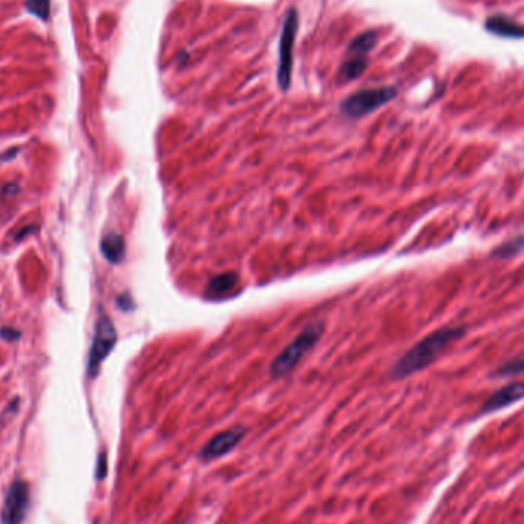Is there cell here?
<instances>
[{
  "label": "cell",
  "instance_id": "cell-1",
  "mask_svg": "<svg viewBox=\"0 0 524 524\" xmlns=\"http://www.w3.org/2000/svg\"><path fill=\"white\" fill-rule=\"evenodd\" d=\"M465 330L454 328V326H446L429 334L423 340H420L417 345L412 347L408 353L403 356L396 366L392 368V377L403 379L414 374L420 369L426 368L429 364L434 362V359L439 356L442 351L449 345L455 339H460Z\"/></svg>",
  "mask_w": 524,
  "mask_h": 524
},
{
  "label": "cell",
  "instance_id": "cell-2",
  "mask_svg": "<svg viewBox=\"0 0 524 524\" xmlns=\"http://www.w3.org/2000/svg\"><path fill=\"white\" fill-rule=\"evenodd\" d=\"M324 331L322 324L308 325L307 328L299 334V336L290 343V345L282 351V353L273 360L270 366V373L273 377H282L288 374L293 369L300 359H302L308 351H310L317 340L321 339Z\"/></svg>",
  "mask_w": 524,
  "mask_h": 524
},
{
  "label": "cell",
  "instance_id": "cell-3",
  "mask_svg": "<svg viewBox=\"0 0 524 524\" xmlns=\"http://www.w3.org/2000/svg\"><path fill=\"white\" fill-rule=\"evenodd\" d=\"M396 96L397 89L391 88V86H388V88L359 91L342 103V113L351 118L365 117L386 105V103L391 101Z\"/></svg>",
  "mask_w": 524,
  "mask_h": 524
},
{
  "label": "cell",
  "instance_id": "cell-4",
  "mask_svg": "<svg viewBox=\"0 0 524 524\" xmlns=\"http://www.w3.org/2000/svg\"><path fill=\"white\" fill-rule=\"evenodd\" d=\"M298 32V13L295 8L287 13L283 19V27L279 41V66H278V83L282 91L290 88L291 71H293V46Z\"/></svg>",
  "mask_w": 524,
  "mask_h": 524
},
{
  "label": "cell",
  "instance_id": "cell-5",
  "mask_svg": "<svg viewBox=\"0 0 524 524\" xmlns=\"http://www.w3.org/2000/svg\"><path fill=\"white\" fill-rule=\"evenodd\" d=\"M117 343V330L110 321V317L106 314H101L96 325V334L89 351V362H88V373L91 377H96L100 371L101 364L110 354Z\"/></svg>",
  "mask_w": 524,
  "mask_h": 524
},
{
  "label": "cell",
  "instance_id": "cell-6",
  "mask_svg": "<svg viewBox=\"0 0 524 524\" xmlns=\"http://www.w3.org/2000/svg\"><path fill=\"white\" fill-rule=\"evenodd\" d=\"M30 508V486L23 480H15L6 491L0 524H22Z\"/></svg>",
  "mask_w": 524,
  "mask_h": 524
},
{
  "label": "cell",
  "instance_id": "cell-7",
  "mask_svg": "<svg viewBox=\"0 0 524 524\" xmlns=\"http://www.w3.org/2000/svg\"><path fill=\"white\" fill-rule=\"evenodd\" d=\"M245 431L243 428H234L229 431L219 433L205 443L204 448L201 449L200 457L203 460H215L219 459L222 455L229 454L231 449L236 448V445L243 440Z\"/></svg>",
  "mask_w": 524,
  "mask_h": 524
},
{
  "label": "cell",
  "instance_id": "cell-8",
  "mask_svg": "<svg viewBox=\"0 0 524 524\" xmlns=\"http://www.w3.org/2000/svg\"><path fill=\"white\" fill-rule=\"evenodd\" d=\"M523 399H524V381L509 383L498 391H495L492 396L485 402V405L482 408V414H491V412L504 409Z\"/></svg>",
  "mask_w": 524,
  "mask_h": 524
},
{
  "label": "cell",
  "instance_id": "cell-9",
  "mask_svg": "<svg viewBox=\"0 0 524 524\" xmlns=\"http://www.w3.org/2000/svg\"><path fill=\"white\" fill-rule=\"evenodd\" d=\"M486 30L497 37L503 39H524V25L515 22L509 17L497 14L486 19Z\"/></svg>",
  "mask_w": 524,
  "mask_h": 524
},
{
  "label": "cell",
  "instance_id": "cell-10",
  "mask_svg": "<svg viewBox=\"0 0 524 524\" xmlns=\"http://www.w3.org/2000/svg\"><path fill=\"white\" fill-rule=\"evenodd\" d=\"M239 282V276L235 271L229 273H221L213 276L205 288V295L209 298H222L229 295L230 291H234Z\"/></svg>",
  "mask_w": 524,
  "mask_h": 524
},
{
  "label": "cell",
  "instance_id": "cell-11",
  "mask_svg": "<svg viewBox=\"0 0 524 524\" xmlns=\"http://www.w3.org/2000/svg\"><path fill=\"white\" fill-rule=\"evenodd\" d=\"M101 253L106 257L109 262L118 264L124 260V253H126V245L123 238L114 234V231H109L101 239Z\"/></svg>",
  "mask_w": 524,
  "mask_h": 524
},
{
  "label": "cell",
  "instance_id": "cell-12",
  "mask_svg": "<svg viewBox=\"0 0 524 524\" xmlns=\"http://www.w3.org/2000/svg\"><path fill=\"white\" fill-rule=\"evenodd\" d=\"M376 43H377V32L374 31L364 32L351 41L348 53L351 57H366L369 51L376 46Z\"/></svg>",
  "mask_w": 524,
  "mask_h": 524
},
{
  "label": "cell",
  "instance_id": "cell-13",
  "mask_svg": "<svg viewBox=\"0 0 524 524\" xmlns=\"http://www.w3.org/2000/svg\"><path fill=\"white\" fill-rule=\"evenodd\" d=\"M366 65H368L366 57H351L350 56V58L340 68L339 80L340 82L356 80L357 77H360V75L364 74Z\"/></svg>",
  "mask_w": 524,
  "mask_h": 524
},
{
  "label": "cell",
  "instance_id": "cell-14",
  "mask_svg": "<svg viewBox=\"0 0 524 524\" xmlns=\"http://www.w3.org/2000/svg\"><path fill=\"white\" fill-rule=\"evenodd\" d=\"M25 8H27L28 13L36 15L37 19H40L41 22L49 20V13H51L49 0H25Z\"/></svg>",
  "mask_w": 524,
  "mask_h": 524
},
{
  "label": "cell",
  "instance_id": "cell-15",
  "mask_svg": "<svg viewBox=\"0 0 524 524\" xmlns=\"http://www.w3.org/2000/svg\"><path fill=\"white\" fill-rule=\"evenodd\" d=\"M523 250H524V236H520V238L511 239V241L504 243L503 245L495 248L494 256H498V257H511V256L517 255V253H520Z\"/></svg>",
  "mask_w": 524,
  "mask_h": 524
},
{
  "label": "cell",
  "instance_id": "cell-16",
  "mask_svg": "<svg viewBox=\"0 0 524 524\" xmlns=\"http://www.w3.org/2000/svg\"><path fill=\"white\" fill-rule=\"evenodd\" d=\"M521 373H524V356L511 360V362L503 365L497 371L498 376H512V374H521Z\"/></svg>",
  "mask_w": 524,
  "mask_h": 524
},
{
  "label": "cell",
  "instance_id": "cell-17",
  "mask_svg": "<svg viewBox=\"0 0 524 524\" xmlns=\"http://www.w3.org/2000/svg\"><path fill=\"white\" fill-rule=\"evenodd\" d=\"M0 336L6 339V340H15V339H19L20 333L14 330V328H6V326H5V328L0 330Z\"/></svg>",
  "mask_w": 524,
  "mask_h": 524
},
{
  "label": "cell",
  "instance_id": "cell-18",
  "mask_svg": "<svg viewBox=\"0 0 524 524\" xmlns=\"http://www.w3.org/2000/svg\"><path fill=\"white\" fill-rule=\"evenodd\" d=\"M105 475H106V457H105V455H100L97 477H98V478H105Z\"/></svg>",
  "mask_w": 524,
  "mask_h": 524
},
{
  "label": "cell",
  "instance_id": "cell-19",
  "mask_svg": "<svg viewBox=\"0 0 524 524\" xmlns=\"http://www.w3.org/2000/svg\"><path fill=\"white\" fill-rule=\"evenodd\" d=\"M118 305L122 307L123 310H131V308H132L131 299L126 298V296H120V298H118Z\"/></svg>",
  "mask_w": 524,
  "mask_h": 524
},
{
  "label": "cell",
  "instance_id": "cell-20",
  "mask_svg": "<svg viewBox=\"0 0 524 524\" xmlns=\"http://www.w3.org/2000/svg\"><path fill=\"white\" fill-rule=\"evenodd\" d=\"M34 230H36V227H34V226H30V227H27V229H22V230L19 231V234L15 235V239H17V241H19V239L25 238V236H27L28 234H31V231H34Z\"/></svg>",
  "mask_w": 524,
  "mask_h": 524
}]
</instances>
